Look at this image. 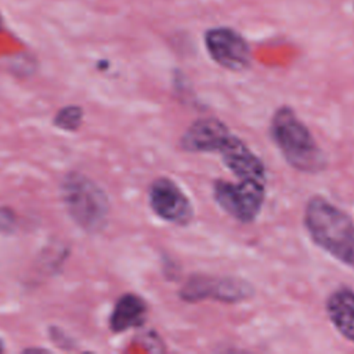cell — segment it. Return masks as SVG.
<instances>
[{
  "label": "cell",
  "mask_w": 354,
  "mask_h": 354,
  "mask_svg": "<svg viewBox=\"0 0 354 354\" xmlns=\"http://www.w3.org/2000/svg\"><path fill=\"white\" fill-rule=\"evenodd\" d=\"M148 203L152 212L167 223L185 225L194 217V206L188 195L169 177H158L151 183Z\"/></svg>",
  "instance_id": "cell-6"
},
{
  "label": "cell",
  "mask_w": 354,
  "mask_h": 354,
  "mask_svg": "<svg viewBox=\"0 0 354 354\" xmlns=\"http://www.w3.org/2000/svg\"><path fill=\"white\" fill-rule=\"evenodd\" d=\"M15 217L10 209H0V230L10 232L14 228Z\"/></svg>",
  "instance_id": "cell-13"
},
{
  "label": "cell",
  "mask_w": 354,
  "mask_h": 354,
  "mask_svg": "<svg viewBox=\"0 0 354 354\" xmlns=\"http://www.w3.org/2000/svg\"><path fill=\"white\" fill-rule=\"evenodd\" d=\"M326 315L335 329L347 340L354 342V289H335L325 301Z\"/></svg>",
  "instance_id": "cell-10"
},
{
  "label": "cell",
  "mask_w": 354,
  "mask_h": 354,
  "mask_svg": "<svg viewBox=\"0 0 354 354\" xmlns=\"http://www.w3.org/2000/svg\"><path fill=\"white\" fill-rule=\"evenodd\" d=\"M83 120V109L79 105H66L54 116V126L65 131H76Z\"/></svg>",
  "instance_id": "cell-12"
},
{
  "label": "cell",
  "mask_w": 354,
  "mask_h": 354,
  "mask_svg": "<svg viewBox=\"0 0 354 354\" xmlns=\"http://www.w3.org/2000/svg\"><path fill=\"white\" fill-rule=\"evenodd\" d=\"M230 131L227 124L216 118H202L189 124L183 133L180 147L187 152L213 153L221 137Z\"/></svg>",
  "instance_id": "cell-9"
},
{
  "label": "cell",
  "mask_w": 354,
  "mask_h": 354,
  "mask_svg": "<svg viewBox=\"0 0 354 354\" xmlns=\"http://www.w3.org/2000/svg\"><path fill=\"white\" fill-rule=\"evenodd\" d=\"M61 198L69 217L86 232L101 231L109 216L106 194L90 177L71 171L61 183Z\"/></svg>",
  "instance_id": "cell-3"
},
{
  "label": "cell",
  "mask_w": 354,
  "mask_h": 354,
  "mask_svg": "<svg viewBox=\"0 0 354 354\" xmlns=\"http://www.w3.org/2000/svg\"><path fill=\"white\" fill-rule=\"evenodd\" d=\"M1 28H3V18H1V14H0V30H1Z\"/></svg>",
  "instance_id": "cell-15"
},
{
  "label": "cell",
  "mask_w": 354,
  "mask_h": 354,
  "mask_svg": "<svg viewBox=\"0 0 354 354\" xmlns=\"http://www.w3.org/2000/svg\"><path fill=\"white\" fill-rule=\"evenodd\" d=\"M252 295L253 288L243 279L209 275H192L178 292L181 300L189 303L206 299L236 303L249 299Z\"/></svg>",
  "instance_id": "cell-5"
},
{
  "label": "cell",
  "mask_w": 354,
  "mask_h": 354,
  "mask_svg": "<svg viewBox=\"0 0 354 354\" xmlns=\"http://www.w3.org/2000/svg\"><path fill=\"white\" fill-rule=\"evenodd\" d=\"M205 46L212 59L228 71L239 72L250 65L252 54L248 41L231 28L209 29L205 33Z\"/></svg>",
  "instance_id": "cell-7"
},
{
  "label": "cell",
  "mask_w": 354,
  "mask_h": 354,
  "mask_svg": "<svg viewBox=\"0 0 354 354\" xmlns=\"http://www.w3.org/2000/svg\"><path fill=\"white\" fill-rule=\"evenodd\" d=\"M225 167L236 178H254L267 183V170L263 160L246 145L243 140L228 131L216 145Z\"/></svg>",
  "instance_id": "cell-8"
},
{
  "label": "cell",
  "mask_w": 354,
  "mask_h": 354,
  "mask_svg": "<svg viewBox=\"0 0 354 354\" xmlns=\"http://www.w3.org/2000/svg\"><path fill=\"white\" fill-rule=\"evenodd\" d=\"M266 181L238 178V181L216 180L212 191L214 202L232 218L241 223L254 221L264 205Z\"/></svg>",
  "instance_id": "cell-4"
},
{
  "label": "cell",
  "mask_w": 354,
  "mask_h": 354,
  "mask_svg": "<svg viewBox=\"0 0 354 354\" xmlns=\"http://www.w3.org/2000/svg\"><path fill=\"white\" fill-rule=\"evenodd\" d=\"M303 224L319 249L354 268V220L343 209L321 195H314L306 203Z\"/></svg>",
  "instance_id": "cell-1"
},
{
  "label": "cell",
  "mask_w": 354,
  "mask_h": 354,
  "mask_svg": "<svg viewBox=\"0 0 354 354\" xmlns=\"http://www.w3.org/2000/svg\"><path fill=\"white\" fill-rule=\"evenodd\" d=\"M4 350V343H3V340L0 339V353Z\"/></svg>",
  "instance_id": "cell-14"
},
{
  "label": "cell",
  "mask_w": 354,
  "mask_h": 354,
  "mask_svg": "<svg viewBox=\"0 0 354 354\" xmlns=\"http://www.w3.org/2000/svg\"><path fill=\"white\" fill-rule=\"evenodd\" d=\"M270 136L290 167L303 173H318L326 167L324 151L290 106L282 105L272 113Z\"/></svg>",
  "instance_id": "cell-2"
},
{
  "label": "cell",
  "mask_w": 354,
  "mask_h": 354,
  "mask_svg": "<svg viewBox=\"0 0 354 354\" xmlns=\"http://www.w3.org/2000/svg\"><path fill=\"white\" fill-rule=\"evenodd\" d=\"M147 313L148 306L142 297L134 293H124L113 306L109 317V328L115 333L138 328L145 322Z\"/></svg>",
  "instance_id": "cell-11"
}]
</instances>
